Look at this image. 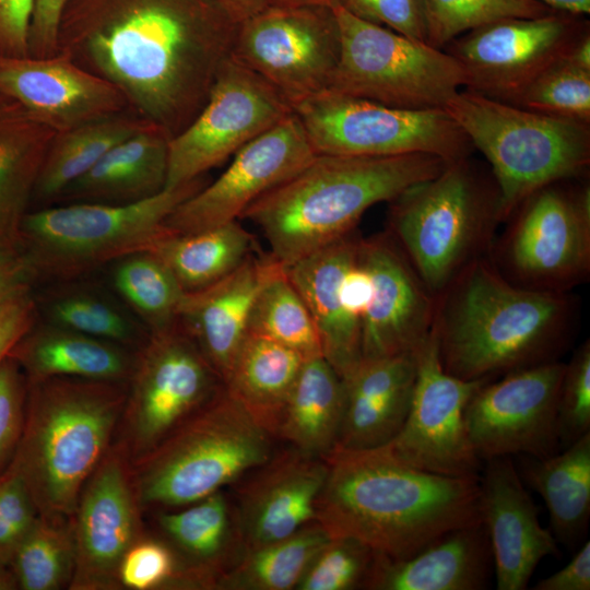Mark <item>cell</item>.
<instances>
[{"label":"cell","mask_w":590,"mask_h":590,"mask_svg":"<svg viewBox=\"0 0 590 590\" xmlns=\"http://www.w3.org/2000/svg\"><path fill=\"white\" fill-rule=\"evenodd\" d=\"M236 28L206 0H67L57 54L110 82L130 111L173 138L205 104Z\"/></svg>","instance_id":"1"},{"label":"cell","mask_w":590,"mask_h":590,"mask_svg":"<svg viewBox=\"0 0 590 590\" xmlns=\"http://www.w3.org/2000/svg\"><path fill=\"white\" fill-rule=\"evenodd\" d=\"M324 460L316 521L330 538H353L404 559L450 530L482 521L480 476L417 470L382 447L334 448Z\"/></svg>","instance_id":"2"},{"label":"cell","mask_w":590,"mask_h":590,"mask_svg":"<svg viewBox=\"0 0 590 590\" xmlns=\"http://www.w3.org/2000/svg\"><path fill=\"white\" fill-rule=\"evenodd\" d=\"M576 324L577 303L569 293L516 285L485 256L468 264L436 297L432 328L447 374L494 380L559 361Z\"/></svg>","instance_id":"3"},{"label":"cell","mask_w":590,"mask_h":590,"mask_svg":"<svg viewBox=\"0 0 590 590\" xmlns=\"http://www.w3.org/2000/svg\"><path fill=\"white\" fill-rule=\"evenodd\" d=\"M448 161L433 154H317L296 175L251 203L240 217L256 224L283 267L355 231L373 205L436 176Z\"/></svg>","instance_id":"4"},{"label":"cell","mask_w":590,"mask_h":590,"mask_svg":"<svg viewBox=\"0 0 590 590\" xmlns=\"http://www.w3.org/2000/svg\"><path fill=\"white\" fill-rule=\"evenodd\" d=\"M127 382L27 379L23 433L9 465L42 516L72 517L79 495L113 445Z\"/></svg>","instance_id":"5"},{"label":"cell","mask_w":590,"mask_h":590,"mask_svg":"<svg viewBox=\"0 0 590 590\" xmlns=\"http://www.w3.org/2000/svg\"><path fill=\"white\" fill-rule=\"evenodd\" d=\"M389 234L437 297L472 261L493 248L502 222L495 180L470 156L390 201Z\"/></svg>","instance_id":"6"},{"label":"cell","mask_w":590,"mask_h":590,"mask_svg":"<svg viewBox=\"0 0 590 590\" xmlns=\"http://www.w3.org/2000/svg\"><path fill=\"white\" fill-rule=\"evenodd\" d=\"M274 439L224 387L131 462L143 511L181 508L223 491L264 463Z\"/></svg>","instance_id":"7"},{"label":"cell","mask_w":590,"mask_h":590,"mask_svg":"<svg viewBox=\"0 0 590 590\" xmlns=\"http://www.w3.org/2000/svg\"><path fill=\"white\" fill-rule=\"evenodd\" d=\"M447 114L486 157L506 222L531 193L550 184L585 177L590 126L545 116L461 90Z\"/></svg>","instance_id":"8"},{"label":"cell","mask_w":590,"mask_h":590,"mask_svg":"<svg viewBox=\"0 0 590 590\" xmlns=\"http://www.w3.org/2000/svg\"><path fill=\"white\" fill-rule=\"evenodd\" d=\"M208 182L204 175L127 204L79 202L26 213L19 247L35 278L66 280L132 253L172 233L165 221Z\"/></svg>","instance_id":"9"},{"label":"cell","mask_w":590,"mask_h":590,"mask_svg":"<svg viewBox=\"0 0 590 590\" xmlns=\"http://www.w3.org/2000/svg\"><path fill=\"white\" fill-rule=\"evenodd\" d=\"M340 59L329 90L385 106L444 109L465 86L460 63L444 49L334 8Z\"/></svg>","instance_id":"10"},{"label":"cell","mask_w":590,"mask_h":590,"mask_svg":"<svg viewBox=\"0 0 590 590\" xmlns=\"http://www.w3.org/2000/svg\"><path fill=\"white\" fill-rule=\"evenodd\" d=\"M573 180L538 189L507 220L489 259L514 284L569 293L589 276L590 188Z\"/></svg>","instance_id":"11"},{"label":"cell","mask_w":590,"mask_h":590,"mask_svg":"<svg viewBox=\"0 0 590 590\" xmlns=\"http://www.w3.org/2000/svg\"><path fill=\"white\" fill-rule=\"evenodd\" d=\"M317 154L470 156L469 138L445 109L411 110L326 90L293 107Z\"/></svg>","instance_id":"12"},{"label":"cell","mask_w":590,"mask_h":590,"mask_svg":"<svg viewBox=\"0 0 590 590\" xmlns=\"http://www.w3.org/2000/svg\"><path fill=\"white\" fill-rule=\"evenodd\" d=\"M223 388L217 373L178 322L150 332L135 352L115 439L132 462Z\"/></svg>","instance_id":"13"},{"label":"cell","mask_w":590,"mask_h":590,"mask_svg":"<svg viewBox=\"0 0 590 590\" xmlns=\"http://www.w3.org/2000/svg\"><path fill=\"white\" fill-rule=\"evenodd\" d=\"M340 51L334 8L268 5L237 25L229 56L294 107L330 88Z\"/></svg>","instance_id":"14"},{"label":"cell","mask_w":590,"mask_h":590,"mask_svg":"<svg viewBox=\"0 0 590 590\" xmlns=\"http://www.w3.org/2000/svg\"><path fill=\"white\" fill-rule=\"evenodd\" d=\"M293 113L271 84L229 56L201 110L169 140L165 188L203 176Z\"/></svg>","instance_id":"15"},{"label":"cell","mask_w":590,"mask_h":590,"mask_svg":"<svg viewBox=\"0 0 590 590\" xmlns=\"http://www.w3.org/2000/svg\"><path fill=\"white\" fill-rule=\"evenodd\" d=\"M565 366L555 361L511 371L472 394L464 422L482 462L504 456L546 458L562 450L557 402Z\"/></svg>","instance_id":"16"},{"label":"cell","mask_w":590,"mask_h":590,"mask_svg":"<svg viewBox=\"0 0 590 590\" xmlns=\"http://www.w3.org/2000/svg\"><path fill=\"white\" fill-rule=\"evenodd\" d=\"M412 402L397 436L381 446L400 462L429 473L480 476L483 462L468 438L464 410L488 379L463 380L447 374L439 361L433 328L415 350Z\"/></svg>","instance_id":"17"},{"label":"cell","mask_w":590,"mask_h":590,"mask_svg":"<svg viewBox=\"0 0 590 590\" xmlns=\"http://www.w3.org/2000/svg\"><path fill=\"white\" fill-rule=\"evenodd\" d=\"M585 30L576 15L552 11L494 21L458 36L444 50L462 67L464 90L507 103Z\"/></svg>","instance_id":"18"},{"label":"cell","mask_w":590,"mask_h":590,"mask_svg":"<svg viewBox=\"0 0 590 590\" xmlns=\"http://www.w3.org/2000/svg\"><path fill=\"white\" fill-rule=\"evenodd\" d=\"M131 460L118 440L85 482L72 515L75 566L70 590H118L127 551L145 532Z\"/></svg>","instance_id":"19"},{"label":"cell","mask_w":590,"mask_h":590,"mask_svg":"<svg viewBox=\"0 0 590 590\" xmlns=\"http://www.w3.org/2000/svg\"><path fill=\"white\" fill-rule=\"evenodd\" d=\"M317 155L295 113L241 148L225 172L181 202L166 219L175 234L237 221L261 196L283 184Z\"/></svg>","instance_id":"20"},{"label":"cell","mask_w":590,"mask_h":590,"mask_svg":"<svg viewBox=\"0 0 590 590\" xmlns=\"http://www.w3.org/2000/svg\"><path fill=\"white\" fill-rule=\"evenodd\" d=\"M359 257L373 280L362 322V358L414 352L432 330L436 297L389 233L361 238Z\"/></svg>","instance_id":"21"},{"label":"cell","mask_w":590,"mask_h":590,"mask_svg":"<svg viewBox=\"0 0 590 590\" xmlns=\"http://www.w3.org/2000/svg\"><path fill=\"white\" fill-rule=\"evenodd\" d=\"M0 94L56 133L130 110L115 85L62 54L0 55Z\"/></svg>","instance_id":"22"},{"label":"cell","mask_w":590,"mask_h":590,"mask_svg":"<svg viewBox=\"0 0 590 590\" xmlns=\"http://www.w3.org/2000/svg\"><path fill=\"white\" fill-rule=\"evenodd\" d=\"M327 472L324 459L288 446L236 482L232 499L245 551L283 540L316 521Z\"/></svg>","instance_id":"23"},{"label":"cell","mask_w":590,"mask_h":590,"mask_svg":"<svg viewBox=\"0 0 590 590\" xmlns=\"http://www.w3.org/2000/svg\"><path fill=\"white\" fill-rule=\"evenodd\" d=\"M481 519L485 526L498 590H523L539 563L559 556L558 543L539 521L510 456L484 461L480 474Z\"/></svg>","instance_id":"24"},{"label":"cell","mask_w":590,"mask_h":590,"mask_svg":"<svg viewBox=\"0 0 590 590\" xmlns=\"http://www.w3.org/2000/svg\"><path fill=\"white\" fill-rule=\"evenodd\" d=\"M156 528L177 562L169 589H217L245 552L234 502L224 491L156 511Z\"/></svg>","instance_id":"25"},{"label":"cell","mask_w":590,"mask_h":590,"mask_svg":"<svg viewBox=\"0 0 590 590\" xmlns=\"http://www.w3.org/2000/svg\"><path fill=\"white\" fill-rule=\"evenodd\" d=\"M281 267L271 255L250 253L225 278L184 295L177 322L197 343L223 384L248 333L255 299Z\"/></svg>","instance_id":"26"},{"label":"cell","mask_w":590,"mask_h":590,"mask_svg":"<svg viewBox=\"0 0 590 590\" xmlns=\"http://www.w3.org/2000/svg\"><path fill=\"white\" fill-rule=\"evenodd\" d=\"M415 377V351L362 358L342 380L344 411L335 448L374 449L393 439L408 416Z\"/></svg>","instance_id":"27"},{"label":"cell","mask_w":590,"mask_h":590,"mask_svg":"<svg viewBox=\"0 0 590 590\" xmlns=\"http://www.w3.org/2000/svg\"><path fill=\"white\" fill-rule=\"evenodd\" d=\"M361 237L351 232L284 267L312 317L322 357L345 379L362 359L361 326L346 312L342 279L355 260Z\"/></svg>","instance_id":"28"},{"label":"cell","mask_w":590,"mask_h":590,"mask_svg":"<svg viewBox=\"0 0 590 590\" xmlns=\"http://www.w3.org/2000/svg\"><path fill=\"white\" fill-rule=\"evenodd\" d=\"M494 573L482 521L448 531L414 555L390 559L378 554L369 590H484Z\"/></svg>","instance_id":"29"},{"label":"cell","mask_w":590,"mask_h":590,"mask_svg":"<svg viewBox=\"0 0 590 590\" xmlns=\"http://www.w3.org/2000/svg\"><path fill=\"white\" fill-rule=\"evenodd\" d=\"M137 350L47 321L34 326L11 353L28 380L75 377L127 382Z\"/></svg>","instance_id":"30"},{"label":"cell","mask_w":590,"mask_h":590,"mask_svg":"<svg viewBox=\"0 0 590 590\" xmlns=\"http://www.w3.org/2000/svg\"><path fill=\"white\" fill-rule=\"evenodd\" d=\"M172 137L150 123L110 149L62 193L81 202L127 204L148 199L166 186Z\"/></svg>","instance_id":"31"},{"label":"cell","mask_w":590,"mask_h":590,"mask_svg":"<svg viewBox=\"0 0 590 590\" xmlns=\"http://www.w3.org/2000/svg\"><path fill=\"white\" fill-rule=\"evenodd\" d=\"M55 134L0 94V247L19 246L25 209Z\"/></svg>","instance_id":"32"},{"label":"cell","mask_w":590,"mask_h":590,"mask_svg":"<svg viewBox=\"0 0 590 590\" xmlns=\"http://www.w3.org/2000/svg\"><path fill=\"white\" fill-rule=\"evenodd\" d=\"M518 457L521 480L545 502L556 542L576 551L590 518V432L550 457Z\"/></svg>","instance_id":"33"},{"label":"cell","mask_w":590,"mask_h":590,"mask_svg":"<svg viewBox=\"0 0 590 590\" xmlns=\"http://www.w3.org/2000/svg\"><path fill=\"white\" fill-rule=\"evenodd\" d=\"M343 411L342 379L322 356L308 358L283 409L275 438L324 459L337 447Z\"/></svg>","instance_id":"34"},{"label":"cell","mask_w":590,"mask_h":590,"mask_svg":"<svg viewBox=\"0 0 590 590\" xmlns=\"http://www.w3.org/2000/svg\"><path fill=\"white\" fill-rule=\"evenodd\" d=\"M305 361L296 351L248 332L224 387L275 438L283 409Z\"/></svg>","instance_id":"35"},{"label":"cell","mask_w":590,"mask_h":590,"mask_svg":"<svg viewBox=\"0 0 590 590\" xmlns=\"http://www.w3.org/2000/svg\"><path fill=\"white\" fill-rule=\"evenodd\" d=\"M253 238L237 221L189 233H170L150 250L181 288L196 292L225 278L252 253Z\"/></svg>","instance_id":"36"},{"label":"cell","mask_w":590,"mask_h":590,"mask_svg":"<svg viewBox=\"0 0 590 590\" xmlns=\"http://www.w3.org/2000/svg\"><path fill=\"white\" fill-rule=\"evenodd\" d=\"M150 123L128 110L56 133L43 161L34 192L44 199L60 197L110 149Z\"/></svg>","instance_id":"37"},{"label":"cell","mask_w":590,"mask_h":590,"mask_svg":"<svg viewBox=\"0 0 590 590\" xmlns=\"http://www.w3.org/2000/svg\"><path fill=\"white\" fill-rule=\"evenodd\" d=\"M330 539L314 521L294 534L244 552L221 578V590L295 589L309 563Z\"/></svg>","instance_id":"38"},{"label":"cell","mask_w":590,"mask_h":590,"mask_svg":"<svg viewBox=\"0 0 590 590\" xmlns=\"http://www.w3.org/2000/svg\"><path fill=\"white\" fill-rule=\"evenodd\" d=\"M10 566L21 590L68 589L75 566L72 517L39 515Z\"/></svg>","instance_id":"39"},{"label":"cell","mask_w":590,"mask_h":590,"mask_svg":"<svg viewBox=\"0 0 590 590\" xmlns=\"http://www.w3.org/2000/svg\"><path fill=\"white\" fill-rule=\"evenodd\" d=\"M248 332L287 346L305 359L322 356L309 309L283 266L259 291L249 316Z\"/></svg>","instance_id":"40"},{"label":"cell","mask_w":590,"mask_h":590,"mask_svg":"<svg viewBox=\"0 0 590 590\" xmlns=\"http://www.w3.org/2000/svg\"><path fill=\"white\" fill-rule=\"evenodd\" d=\"M113 281L116 290L145 323L149 333L177 323L186 292L152 252H137L117 260Z\"/></svg>","instance_id":"41"},{"label":"cell","mask_w":590,"mask_h":590,"mask_svg":"<svg viewBox=\"0 0 590 590\" xmlns=\"http://www.w3.org/2000/svg\"><path fill=\"white\" fill-rule=\"evenodd\" d=\"M507 103L590 126V71L571 63L564 54Z\"/></svg>","instance_id":"42"},{"label":"cell","mask_w":590,"mask_h":590,"mask_svg":"<svg viewBox=\"0 0 590 590\" xmlns=\"http://www.w3.org/2000/svg\"><path fill=\"white\" fill-rule=\"evenodd\" d=\"M426 43L444 49L476 27L508 17H538L553 10L536 0H423Z\"/></svg>","instance_id":"43"},{"label":"cell","mask_w":590,"mask_h":590,"mask_svg":"<svg viewBox=\"0 0 590 590\" xmlns=\"http://www.w3.org/2000/svg\"><path fill=\"white\" fill-rule=\"evenodd\" d=\"M47 321L132 350L148 338L115 304L91 293L71 292L54 298L47 304Z\"/></svg>","instance_id":"44"},{"label":"cell","mask_w":590,"mask_h":590,"mask_svg":"<svg viewBox=\"0 0 590 590\" xmlns=\"http://www.w3.org/2000/svg\"><path fill=\"white\" fill-rule=\"evenodd\" d=\"M378 554L349 536L330 538L317 552L296 590L367 589Z\"/></svg>","instance_id":"45"},{"label":"cell","mask_w":590,"mask_h":590,"mask_svg":"<svg viewBox=\"0 0 590 590\" xmlns=\"http://www.w3.org/2000/svg\"><path fill=\"white\" fill-rule=\"evenodd\" d=\"M560 449L590 432V341L580 344L565 366L557 402Z\"/></svg>","instance_id":"46"},{"label":"cell","mask_w":590,"mask_h":590,"mask_svg":"<svg viewBox=\"0 0 590 590\" xmlns=\"http://www.w3.org/2000/svg\"><path fill=\"white\" fill-rule=\"evenodd\" d=\"M176 568L172 548L161 538L145 533L120 563V587L129 590L169 589Z\"/></svg>","instance_id":"47"},{"label":"cell","mask_w":590,"mask_h":590,"mask_svg":"<svg viewBox=\"0 0 590 590\" xmlns=\"http://www.w3.org/2000/svg\"><path fill=\"white\" fill-rule=\"evenodd\" d=\"M39 512L19 473L9 465L0 474V564L11 558Z\"/></svg>","instance_id":"48"},{"label":"cell","mask_w":590,"mask_h":590,"mask_svg":"<svg viewBox=\"0 0 590 590\" xmlns=\"http://www.w3.org/2000/svg\"><path fill=\"white\" fill-rule=\"evenodd\" d=\"M27 378L12 356L0 363V474L19 446L26 414Z\"/></svg>","instance_id":"49"},{"label":"cell","mask_w":590,"mask_h":590,"mask_svg":"<svg viewBox=\"0 0 590 590\" xmlns=\"http://www.w3.org/2000/svg\"><path fill=\"white\" fill-rule=\"evenodd\" d=\"M339 5L356 17L426 43L423 0H341Z\"/></svg>","instance_id":"50"},{"label":"cell","mask_w":590,"mask_h":590,"mask_svg":"<svg viewBox=\"0 0 590 590\" xmlns=\"http://www.w3.org/2000/svg\"><path fill=\"white\" fill-rule=\"evenodd\" d=\"M34 0H0V55L28 56Z\"/></svg>","instance_id":"51"},{"label":"cell","mask_w":590,"mask_h":590,"mask_svg":"<svg viewBox=\"0 0 590 590\" xmlns=\"http://www.w3.org/2000/svg\"><path fill=\"white\" fill-rule=\"evenodd\" d=\"M67 0H34L28 33V55L49 57L57 54L59 20Z\"/></svg>","instance_id":"52"},{"label":"cell","mask_w":590,"mask_h":590,"mask_svg":"<svg viewBox=\"0 0 590 590\" xmlns=\"http://www.w3.org/2000/svg\"><path fill=\"white\" fill-rule=\"evenodd\" d=\"M36 319V305L31 291L0 307V363L30 331Z\"/></svg>","instance_id":"53"},{"label":"cell","mask_w":590,"mask_h":590,"mask_svg":"<svg viewBox=\"0 0 590 590\" xmlns=\"http://www.w3.org/2000/svg\"><path fill=\"white\" fill-rule=\"evenodd\" d=\"M34 271L19 246L0 247V307L30 292Z\"/></svg>","instance_id":"54"},{"label":"cell","mask_w":590,"mask_h":590,"mask_svg":"<svg viewBox=\"0 0 590 590\" xmlns=\"http://www.w3.org/2000/svg\"><path fill=\"white\" fill-rule=\"evenodd\" d=\"M534 590H589L590 589V542L585 541L575 551L570 562L558 571L540 579Z\"/></svg>","instance_id":"55"},{"label":"cell","mask_w":590,"mask_h":590,"mask_svg":"<svg viewBox=\"0 0 590 590\" xmlns=\"http://www.w3.org/2000/svg\"><path fill=\"white\" fill-rule=\"evenodd\" d=\"M232 23L238 25L268 7V0H206Z\"/></svg>","instance_id":"56"},{"label":"cell","mask_w":590,"mask_h":590,"mask_svg":"<svg viewBox=\"0 0 590 590\" xmlns=\"http://www.w3.org/2000/svg\"><path fill=\"white\" fill-rule=\"evenodd\" d=\"M553 11L571 15H582L590 12V0H536Z\"/></svg>","instance_id":"57"},{"label":"cell","mask_w":590,"mask_h":590,"mask_svg":"<svg viewBox=\"0 0 590 590\" xmlns=\"http://www.w3.org/2000/svg\"><path fill=\"white\" fill-rule=\"evenodd\" d=\"M341 0H268V5L275 7H303V5H318L335 8L340 4Z\"/></svg>","instance_id":"58"},{"label":"cell","mask_w":590,"mask_h":590,"mask_svg":"<svg viewBox=\"0 0 590 590\" xmlns=\"http://www.w3.org/2000/svg\"><path fill=\"white\" fill-rule=\"evenodd\" d=\"M19 582L12 568L8 564H0V590H17Z\"/></svg>","instance_id":"59"}]
</instances>
